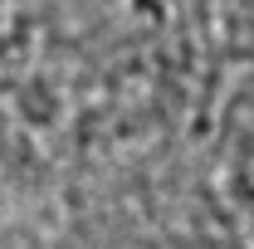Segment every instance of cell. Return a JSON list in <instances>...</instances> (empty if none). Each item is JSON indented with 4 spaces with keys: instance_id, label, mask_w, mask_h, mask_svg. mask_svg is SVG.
<instances>
[{
    "instance_id": "3",
    "label": "cell",
    "mask_w": 254,
    "mask_h": 249,
    "mask_svg": "<svg viewBox=\"0 0 254 249\" xmlns=\"http://www.w3.org/2000/svg\"><path fill=\"white\" fill-rule=\"evenodd\" d=\"M5 20H10V5H0V54H5Z\"/></svg>"
},
{
    "instance_id": "2",
    "label": "cell",
    "mask_w": 254,
    "mask_h": 249,
    "mask_svg": "<svg viewBox=\"0 0 254 249\" xmlns=\"http://www.w3.org/2000/svg\"><path fill=\"white\" fill-rule=\"evenodd\" d=\"M220 176H225V200L240 240L254 249V88L225 118V137H220Z\"/></svg>"
},
{
    "instance_id": "1",
    "label": "cell",
    "mask_w": 254,
    "mask_h": 249,
    "mask_svg": "<svg viewBox=\"0 0 254 249\" xmlns=\"http://www.w3.org/2000/svg\"><path fill=\"white\" fill-rule=\"evenodd\" d=\"M186 0H10L5 54L64 103L147 93L186 63Z\"/></svg>"
}]
</instances>
